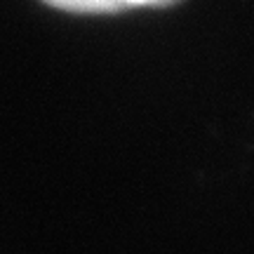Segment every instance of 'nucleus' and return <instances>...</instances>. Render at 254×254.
<instances>
[{"label":"nucleus","mask_w":254,"mask_h":254,"mask_svg":"<svg viewBox=\"0 0 254 254\" xmlns=\"http://www.w3.org/2000/svg\"><path fill=\"white\" fill-rule=\"evenodd\" d=\"M45 2L71 12H120V9L144 7V5H165L172 0H45Z\"/></svg>","instance_id":"nucleus-1"}]
</instances>
